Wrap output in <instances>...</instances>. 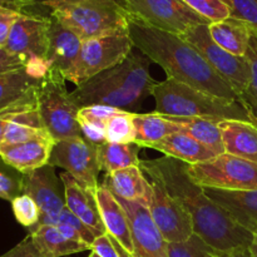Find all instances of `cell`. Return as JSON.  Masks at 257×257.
Listing matches in <instances>:
<instances>
[{"instance_id":"20","label":"cell","mask_w":257,"mask_h":257,"mask_svg":"<svg viewBox=\"0 0 257 257\" xmlns=\"http://www.w3.org/2000/svg\"><path fill=\"white\" fill-rule=\"evenodd\" d=\"M206 195L220 205L233 220L246 230L255 232L257 228V190L221 191L203 188Z\"/></svg>"},{"instance_id":"32","label":"cell","mask_w":257,"mask_h":257,"mask_svg":"<svg viewBox=\"0 0 257 257\" xmlns=\"http://www.w3.org/2000/svg\"><path fill=\"white\" fill-rule=\"evenodd\" d=\"M133 112H123L105 122V140L109 143H135L136 130Z\"/></svg>"},{"instance_id":"13","label":"cell","mask_w":257,"mask_h":257,"mask_svg":"<svg viewBox=\"0 0 257 257\" xmlns=\"http://www.w3.org/2000/svg\"><path fill=\"white\" fill-rule=\"evenodd\" d=\"M50 15L39 13H23L15 20L5 49L19 55L27 63L30 60H47L49 49Z\"/></svg>"},{"instance_id":"45","label":"cell","mask_w":257,"mask_h":257,"mask_svg":"<svg viewBox=\"0 0 257 257\" xmlns=\"http://www.w3.org/2000/svg\"><path fill=\"white\" fill-rule=\"evenodd\" d=\"M20 14H23V13H15V12L0 13V49L5 48V45H7L10 30H12L15 20L18 19V17H19Z\"/></svg>"},{"instance_id":"3","label":"cell","mask_w":257,"mask_h":257,"mask_svg":"<svg viewBox=\"0 0 257 257\" xmlns=\"http://www.w3.org/2000/svg\"><path fill=\"white\" fill-rule=\"evenodd\" d=\"M156 83L150 73V59L132 52L122 63L77 85L70 95L79 108L105 104L131 112L152 94Z\"/></svg>"},{"instance_id":"5","label":"cell","mask_w":257,"mask_h":257,"mask_svg":"<svg viewBox=\"0 0 257 257\" xmlns=\"http://www.w3.org/2000/svg\"><path fill=\"white\" fill-rule=\"evenodd\" d=\"M45 8L83 42L128 29V13L118 0H54Z\"/></svg>"},{"instance_id":"47","label":"cell","mask_w":257,"mask_h":257,"mask_svg":"<svg viewBox=\"0 0 257 257\" xmlns=\"http://www.w3.org/2000/svg\"><path fill=\"white\" fill-rule=\"evenodd\" d=\"M58 230L60 231V232L63 233V235L65 236L67 238H69V240H73V241H79V242H84L82 238V236L79 235V232H78L77 230H75L74 227H72V226L69 225H65V223H59V225H57ZM89 246V245H88Z\"/></svg>"},{"instance_id":"18","label":"cell","mask_w":257,"mask_h":257,"mask_svg":"<svg viewBox=\"0 0 257 257\" xmlns=\"http://www.w3.org/2000/svg\"><path fill=\"white\" fill-rule=\"evenodd\" d=\"M100 218L108 235L117 241L128 253L133 255V240L131 225L124 208L118 198L100 183L94 193Z\"/></svg>"},{"instance_id":"10","label":"cell","mask_w":257,"mask_h":257,"mask_svg":"<svg viewBox=\"0 0 257 257\" xmlns=\"http://www.w3.org/2000/svg\"><path fill=\"white\" fill-rule=\"evenodd\" d=\"M210 24H201L190 28L181 37L196 48L211 67L231 85L240 97L250 83V65L245 57H237L221 48L211 38Z\"/></svg>"},{"instance_id":"52","label":"cell","mask_w":257,"mask_h":257,"mask_svg":"<svg viewBox=\"0 0 257 257\" xmlns=\"http://www.w3.org/2000/svg\"><path fill=\"white\" fill-rule=\"evenodd\" d=\"M88 257H99V256H98L97 253H95V252H93V251H90L89 256H88Z\"/></svg>"},{"instance_id":"43","label":"cell","mask_w":257,"mask_h":257,"mask_svg":"<svg viewBox=\"0 0 257 257\" xmlns=\"http://www.w3.org/2000/svg\"><path fill=\"white\" fill-rule=\"evenodd\" d=\"M90 251L95 252L99 257H120L112 237L108 233L98 236L93 242Z\"/></svg>"},{"instance_id":"11","label":"cell","mask_w":257,"mask_h":257,"mask_svg":"<svg viewBox=\"0 0 257 257\" xmlns=\"http://www.w3.org/2000/svg\"><path fill=\"white\" fill-rule=\"evenodd\" d=\"M49 165L60 167L69 173L79 185L94 195L100 183L98 161V146L93 145L84 137L68 138L58 141L53 147Z\"/></svg>"},{"instance_id":"8","label":"cell","mask_w":257,"mask_h":257,"mask_svg":"<svg viewBox=\"0 0 257 257\" xmlns=\"http://www.w3.org/2000/svg\"><path fill=\"white\" fill-rule=\"evenodd\" d=\"M133 48L128 29L84 40L79 58L65 80L75 85L82 84L98 73L122 63Z\"/></svg>"},{"instance_id":"53","label":"cell","mask_w":257,"mask_h":257,"mask_svg":"<svg viewBox=\"0 0 257 257\" xmlns=\"http://www.w3.org/2000/svg\"><path fill=\"white\" fill-rule=\"evenodd\" d=\"M252 123H253V124H255L256 127H257V120H255V122H252Z\"/></svg>"},{"instance_id":"7","label":"cell","mask_w":257,"mask_h":257,"mask_svg":"<svg viewBox=\"0 0 257 257\" xmlns=\"http://www.w3.org/2000/svg\"><path fill=\"white\" fill-rule=\"evenodd\" d=\"M187 172L191 180L202 188L257 190V162L228 153H222L196 165H187Z\"/></svg>"},{"instance_id":"22","label":"cell","mask_w":257,"mask_h":257,"mask_svg":"<svg viewBox=\"0 0 257 257\" xmlns=\"http://www.w3.org/2000/svg\"><path fill=\"white\" fill-rule=\"evenodd\" d=\"M225 153L257 162V127L250 120L223 119L218 123Z\"/></svg>"},{"instance_id":"49","label":"cell","mask_w":257,"mask_h":257,"mask_svg":"<svg viewBox=\"0 0 257 257\" xmlns=\"http://www.w3.org/2000/svg\"><path fill=\"white\" fill-rule=\"evenodd\" d=\"M28 4L32 5L33 8L35 7H47V4H49L50 2H54V0H24ZM103 2H113V0H103ZM119 2V0H118Z\"/></svg>"},{"instance_id":"17","label":"cell","mask_w":257,"mask_h":257,"mask_svg":"<svg viewBox=\"0 0 257 257\" xmlns=\"http://www.w3.org/2000/svg\"><path fill=\"white\" fill-rule=\"evenodd\" d=\"M55 141L39 138L18 145H0V158L23 175H29L49 165Z\"/></svg>"},{"instance_id":"35","label":"cell","mask_w":257,"mask_h":257,"mask_svg":"<svg viewBox=\"0 0 257 257\" xmlns=\"http://www.w3.org/2000/svg\"><path fill=\"white\" fill-rule=\"evenodd\" d=\"M12 208L20 225L32 228L39 223L40 210L37 202L30 196L20 193L12 201Z\"/></svg>"},{"instance_id":"28","label":"cell","mask_w":257,"mask_h":257,"mask_svg":"<svg viewBox=\"0 0 257 257\" xmlns=\"http://www.w3.org/2000/svg\"><path fill=\"white\" fill-rule=\"evenodd\" d=\"M133 124L136 130L135 143L140 147H148L167 136L181 132L180 125L168 119L167 115L157 112L146 113V114L135 113Z\"/></svg>"},{"instance_id":"34","label":"cell","mask_w":257,"mask_h":257,"mask_svg":"<svg viewBox=\"0 0 257 257\" xmlns=\"http://www.w3.org/2000/svg\"><path fill=\"white\" fill-rule=\"evenodd\" d=\"M213 252L215 250L196 233L182 242H168L170 257H212Z\"/></svg>"},{"instance_id":"25","label":"cell","mask_w":257,"mask_h":257,"mask_svg":"<svg viewBox=\"0 0 257 257\" xmlns=\"http://www.w3.org/2000/svg\"><path fill=\"white\" fill-rule=\"evenodd\" d=\"M252 28L242 20L227 18L208 25L211 38L228 53L237 57H245L250 42Z\"/></svg>"},{"instance_id":"31","label":"cell","mask_w":257,"mask_h":257,"mask_svg":"<svg viewBox=\"0 0 257 257\" xmlns=\"http://www.w3.org/2000/svg\"><path fill=\"white\" fill-rule=\"evenodd\" d=\"M245 58L250 65V83L240 95V102L247 110L251 120H257V30L251 29L250 42Z\"/></svg>"},{"instance_id":"41","label":"cell","mask_w":257,"mask_h":257,"mask_svg":"<svg viewBox=\"0 0 257 257\" xmlns=\"http://www.w3.org/2000/svg\"><path fill=\"white\" fill-rule=\"evenodd\" d=\"M0 257H47L43 255L39 251V248L35 246L34 241L30 237V235H28L24 240L20 243H18L15 247H13L12 250L8 251L7 253L2 255Z\"/></svg>"},{"instance_id":"39","label":"cell","mask_w":257,"mask_h":257,"mask_svg":"<svg viewBox=\"0 0 257 257\" xmlns=\"http://www.w3.org/2000/svg\"><path fill=\"white\" fill-rule=\"evenodd\" d=\"M59 223H65V225H69V226H72V227H74L75 230L79 232V235L82 236L83 241H84L87 245H89L90 247H92L93 242H94V240L97 237H95L94 233H93L92 231H90L89 228H88L87 226H85L84 223H83L82 221L77 217V216L73 215V213L68 210V207H65L64 210H63V212L60 213L59 217L54 221V223H53V225L57 226V225H59Z\"/></svg>"},{"instance_id":"50","label":"cell","mask_w":257,"mask_h":257,"mask_svg":"<svg viewBox=\"0 0 257 257\" xmlns=\"http://www.w3.org/2000/svg\"><path fill=\"white\" fill-rule=\"evenodd\" d=\"M250 252L252 257H257V228L255 232H253V240L250 246Z\"/></svg>"},{"instance_id":"1","label":"cell","mask_w":257,"mask_h":257,"mask_svg":"<svg viewBox=\"0 0 257 257\" xmlns=\"http://www.w3.org/2000/svg\"><path fill=\"white\" fill-rule=\"evenodd\" d=\"M140 167L150 177H156L166 190L186 208L193 222V233L200 236L217 252L231 253L248 250L253 233L236 222L220 205L196 185L187 172V163L172 157L141 161Z\"/></svg>"},{"instance_id":"24","label":"cell","mask_w":257,"mask_h":257,"mask_svg":"<svg viewBox=\"0 0 257 257\" xmlns=\"http://www.w3.org/2000/svg\"><path fill=\"white\" fill-rule=\"evenodd\" d=\"M29 235L40 252L47 257H64L90 250L85 242L65 237L54 225H37L30 228Z\"/></svg>"},{"instance_id":"2","label":"cell","mask_w":257,"mask_h":257,"mask_svg":"<svg viewBox=\"0 0 257 257\" xmlns=\"http://www.w3.org/2000/svg\"><path fill=\"white\" fill-rule=\"evenodd\" d=\"M133 45L151 62L157 63L170 79L218 98L240 100L237 93L213 69L193 45L181 35L150 27L128 15Z\"/></svg>"},{"instance_id":"36","label":"cell","mask_w":257,"mask_h":257,"mask_svg":"<svg viewBox=\"0 0 257 257\" xmlns=\"http://www.w3.org/2000/svg\"><path fill=\"white\" fill-rule=\"evenodd\" d=\"M34 108H38V88H35L32 92L28 93L25 97H23L22 99L15 102L14 104L0 110V145H2L5 130H7L10 120L15 115L19 114V113L29 109H34Z\"/></svg>"},{"instance_id":"33","label":"cell","mask_w":257,"mask_h":257,"mask_svg":"<svg viewBox=\"0 0 257 257\" xmlns=\"http://www.w3.org/2000/svg\"><path fill=\"white\" fill-rule=\"evenodd\" d=\"M197 14L210 23L221 22L232 14V4L230 0H183Z\"/></svg>"},{"instance_id":"23","label":"cell","mask_w":257,"mask_h":257,"mask_svg":"<svg viewBox=\"0 0 257 257\" xmlns=\"http://www.w3.org/2000/svg\"><path fill=\"white\" fill-rule=\"evenodd\" d=\"M147 148L158 151L167 157L176 158L187 165H196L216 157V153L186 133L177 132L167 136Z\"/></svg>"},{"instance_id":"40","label":"cell","mask_w":257,"mask_h":257,"mask_svg":"<svg viewBox=\"0 0 257 257\" xmlns=\"http://www.w3.org/2000/svg\"><path fill=\"white\" fill-rule=\"evenodd\" d=\"M78 123H79L80 131H82L83 137L89 141L93 145H104L107 142L105 140V127L102 123L90 122V120L83 119L78 117Z\"/></svg>"},{"instance_id":"6","label":"cell","mask_w":257,"mask_h":257,"mask_svg":"<svg viewBox=\"0 0 257 257\" xmlns=\"http://www.w3.org/2000/svg\"><path fill=\"white\" fill-rule=\"evenodd\" d=\"M38 109L44 127L55 142L83 137L78 123L80 108L73 100L65 85V78L49 68L38 87Z\"/></svg>"},{"instance_id":"21","label":"cell","mask_w":257,"mask_h":257,"mask_svg":"<svg viewBox=\"0 0 257 257\" xmlns=\"http://www.w3.org/2000/svg\"><path fill=\"white\" fill-rule=\"evenodd\" d=\"M102 185L110 191L115 197L137 202L148 207L151 197L150 181L140 166L105 173Z\"/></svg>"},{"instance_id":"44","label":"cell","mask_w":257,"mask_h":257,"mask_svg":"<svg viewBox=\"0 0 257 257\" xmlns=\"http://www.w3.org/2000/svg\"><path fill=\"white\" fill-rule=\"evenodd\" d=\"M27 67V62L19 55L8 52L5 48L0 49V73L13 72Z\"/></svg>"},{"instance_id":"15","label":"cell","mask_w":257,"mask_h":257,"mask_svg":"<svg viewBox=\"0 0 257 257\" xmlns=\"http://www.w3.org/2000/svg\"><path fill=\"white\" fill-rule=\"evenodd\" d=\"M118 201L130 220L135 248L133 257H170L168 242L155 225L147 207L122 198H118Z\"/></svg>"},{"instance_id":"16","label":"cell","mask_w":257,"mask_h":257,"mask_svg":"<svg viewBox=\"0 0 257 257\" xmlns=\"http://www.w3.org/2000/svg\"><path fill=\"white\" fill-rule=\"evenodd\" d=\"M82 44L83 40L75 33L50 15L49 49L47 54L50 68L59 70L63 77L67 78L79 58Z\"/></svg>"},{"instance_id":"29","label":"cell","mask_w":257,"mask_h":257,"mask_svg":"<svg viewBox=\"0 0 257 257\" xmlns=\"http://www.w3.org/2000/svg\"><path fill=\"white\" fill-rule=\"evenodd\" d=\"M43 78L30 72L27 67L13 72L0 73V110L14 104L39 87Z\"/></svg>"},{"instance_id":"4","label":"cell","mask_w":257,"mask_h":257,"mask_svg":"<svg viewBox=\"0 0 257 257\" xmlns=\"http://www.w3.org/2000/svg\"><path fill=\"white\" fill-rule=\"evenodd\" d=\"M151 95L156 100V112L161 114L252 122L240 100L215 97L170 78L156 83Z\"/></svg>"},{"instance_id":"30","label":"cell","mask_w":257,"mask_h":257,"mask_svg":"<svg viewBox=\"0 0 257 257\" xmlns=\"http://www.w3.org/2000/svg\"><path fill=\"white\" fill-rule=\"evenodd\" d=\"M140 146L136 143H109L98 146V161L100 171L105 173H113L130 167H137L141 165L138 157Z\"/></svg>"},{"instance_id":"14","label":"cell","mask_w":257,"mask_h":257,"mask_svg":"<svg viewBox=\"0 0 257 257\" xmlns=\"http://www.w3.org/2000/svg\"><path fill=\"white\" fill-rule=\"evenodd\" d=\"M22 193L30 196L40 210L38 225H53L67 206L59 192V181L54 173V167L44 166L20 180Z\"/></svg>"},{"instance_id":"37","label":"cell","mask_w":257,"mask_h":257,"mask_svg":"<svg viewBox=\"0 0 257 257\" xmlns=\"http://www.w3.org/2000/svg\"><path fill=\"white\" fill-rule=\"evenodd\" d=\"M123 112H127V110H123L119 109V108L110 107V105L105 104H92L80 108L79 113H78V117L90 120V122L105 124V122L108 119H110L112 117L120 114Z\"/></svg>"},{"instance_id":"12","label":"cell","mask_w":257,"mask_h":257,"mask_svg":"<svg viewBox=\"0 0 257 257\" xmlns=\"http://www.w3.org/2000/svg\"><path fill=\"white\" fill-rule=\"evenodd\" d=\"M151 197L148 212L167 242H182L193 235V222L182 203L173 197L158 178L148 176Z\"/></svg>"},{"instance_id":"9","label":"cell","mask_w":257,"mask_h":257,"mask_svg":"<svg viewBox=\"0 0 257 257\" xmlns=\"http://www.w3.org/2000/svg\"><path fill=\"white\" fill-rule=\"evenodd\" d=\"M131 18L150 27L173 34H183L190 28L211 24L191 9L183 0H119Z\"/></svg>"},{"instance_id":"19","label":"cell","mask_w":257,"mask_h":257,"mask_svg":"<svg viewBox=\"0 0 257 257\" xmlns=\"http://www.w3.org/2000/svg\"><path fill=\"white\" fill-rule=\"evenodd\" d=\"M60 180L64 187V200L68 210L77 216L94 233L95 237L105 235L107 231L100 218L94 195L79 185L68 172H63Z\"/></svg>"},{"instance_id":"46","label":"cell","mask_w":257,"mask_h":257,"mask_svg":"<svg viewBox=\"0 0 257 257\" xmlns=\"http://www.w3.org/2000/svg\"><path fill=\"white\" fill-rule=\"evenodd\" d=\"M32 8V5L28 4L24 0H0V13H28L32 12V10H30Z\"/></svg>"},{"instance_id":"26","label":"cell","mask_w":257,"mask_h":257,"mask_svg":"<svg viewBox=\"0 0 257 257\" xmlns=\"http://www.w3.org/2000/svg\"><path fill=\"white\" fill-rule=\"evenodd\" d=\"M39 138H52L44 127L38 108L15 115L8 124L2 145H18Z\"/></svg>"},{"instance_id":"48","label":"cell","mask_w":257,"mask_h":257,"mask_svg":"<svg viewBox=\"0 0 257 257\" xmlns=\"http://www.w3.org/2000/svg\"><path fill=\"white\" fill-rule=\"evenodd\" d=\"M212 257H252V256H251L250 248H248V250H241V251H236V252H231V253H223V252H217V251H215Z\"/></svg>"},{"instance_id":"51","label":"cell","mask_w":257,"mask_h":257,"mask_svg":"<svg viewBox=\"0 0 257 257\" xmlns=\"http://www.w3.org/2000/svg\"><path fill=\"white\" fill-rule=\"evenodd\" d=\"M112 240H113V238H112ZM113 242H114L115 247H117V250H118V252H119L120 257H133V255H131V253H128L127 251H125L124 248H123L122 246H120L119 243L117 242V241H115V240H113Z\"/></svg>"},{"instance_id":"42","label":"cell","mask_w":257,"mask_h":257,"mask_svg":"<svg viewBox=\"0 0 257 257\" xmlns=\"http://www.w3.org/2000/svg\"><path fill=\"white\" fill-rule=\"evenodd\" d=\"M22 193V183L15 178L0 172V198L12 202Z\"/></svg>"},{"instance_id":"38","label":"cell","mask_w":257,"mask_h":257,"mask_svg":"<svg viewBox=\"0 0 257 257\" xmlns=\"http://www.w3.org/2000/svg\"><path fill=\"white\" fill-rule=\"evenodd\" d=\"M232 4V14L235 19L242 20L257 30V0H230Z\"/></svg>"},{"instance_id":"27","label":"cell","mask_w":257,"mask_h":257,"mask_svg":"<svg viewBox=\"0 0 257 257\" xmlns=\"http://www.w3.org/2000/svg\"><path fill=\"white\" fill-rule=\"evenodd\" d=\"M167 118L180 125L181 132L195 138L196 141L212 150L217 156L225 153L222 135L218 127L221 120L197 117H175V115H167Z\"/></svg>"}]
</instances>
